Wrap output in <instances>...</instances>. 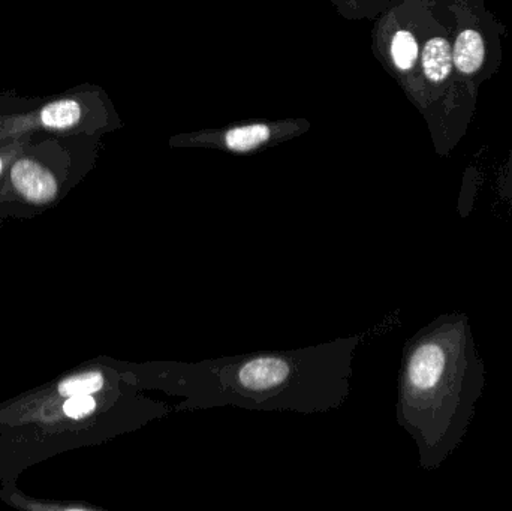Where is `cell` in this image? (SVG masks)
I'll return each mask as SVG.
<instances>
[{
    "mask_svg": "<svg viewBox=\"0 0 512 511\" xmlns=\"http://www.w3.org/2000/svg\"><path fill=\"white\" fill-rule=\"evenodd\" d=\"M30 146V137L0 141V179L8 171L11 162Z\"/></svg>",
    "mask_w": 512,
    "mask_h": 511,
    "instance_id": "cell-11",
    "label": "cell"
},
{
    "mask_svg": "<svg viewBox=\"0 0 512 511\" xmlns=\"http://www.w3.org/2000/svg\"><path fill=\"white\" fill-rule=\"evenodd\" d=\"M83 92H69L38 102L20 113L0 114V141L30 137L38 132L69 135L86 129L92 107Z\"/></svg>",
    "mask_w": 512,
    "mask_h": 511,
    "instance_id": "cell-4",
    "label": "cell"
},
{
    "mask_svg": "<svg viewBox=\"0 0 512 511\" xmlns=\"http://www.w3.org/2000/svg\"><path fill=\"white\" fill-rule=\"evenodd\" d=\"M30 147V146H29ZM24 149L8 168L12 191L30 204H47L59 194V180L50 167Z\"/></svg>",
    "mask_w": 512,
    "mask_h": 511,
    "instance_id": "cell-6",
    "label": "cell"
},
{
    "mask_svg": "<svg viewBox=\"0 0 512 511\" xmlns=\"http://www.w3.org/2000/svg\"><path fill=\"white\" fill-rule=\"evenodd\" d=\"M96 399L92 395L72 396L63 404V413L72 420H81L95 413Z\"/></svg>",
    "mask_w": 512,
    "mask_h": 511,
    "instance_id": "cell-10",
    "label": "cell"
},
{
    "mask_svg": "<svg viewBox=\"0 0 512 511\" xmlns=\"http://www.w3.org/2000/svg\"><path fill=\"white\" fill-rule=\"evenodd\" d=\"M271 137L270 126L264 123H254V125L239 126L231 129L225 135V144L228 149L236 152H249L256 147L264 144Z\"/></svg>",
    "mask_w": 512,
    "mask_h": 511,
    "instance_id": "cell-8",
    "label": "cell"
},
{
    "mask_svg": "<svg viewBox=\"0 0 512 511\" xmlns=\"http://www.w3.org/2000/svg\"><path fill=\"white\" fill-rule=\"evenodd\" d=\"M453 17V56L462 89L478 99L504 62L505 26L484 0H442Z\"/></svg>",
    "mask_w": 512,
    "mask_h": 511,
    "instance_id": "cell-3",
    "label": "cell"
},
{
    "mask_svg": "<svg viewBox=\"0 0 512 511\" xmlns=\"http://www.w3.org/2000/svg\"><path fill=\"white\" fill-rule=\"evenodd\" d=\"M436 0H403L387 42L391 66L415 105L418 104V69L421 48L435 12Z\"/></svg>",
    "mask_w": 512,
    "mask_h": 511,
    "instance_id": "cell-5",
    "label": "cell"
},
{
    "mask_svg": "<svg viewBox=\"0 0 512 511\" xmlns=\"http://www.w3.org/2000/svg\"><path fill=\"white\" fill-rule=\"evenodd\" d=\"M486 384V368L465 312L441 315L409 344L400 417L421 465L441 467L463 443Z\"/></svg>",
    "mask_w": 512,
    "mask_h": 511,
    "instance_id": "cell-1",
    "label": "cell"
},
{
    "mask_svg": "<svg viewBox=\"0 0 512 511\" xmlns=\"http://www.w3.org/2000/svg\"><path fill=\"white\" fill-rule=\"evenodd\" d=\"M478 99L457 80L453 56V17L442 0L421 48L418 69V110L426 117L436 152L448 156L465 137L477 111Z\"/></svg>",
    "mask_w": 512,
    "mask_h": 511,
    "instance_id": "cell-2",
    "label": "cell"
},
{
    "mask_svg": "<svg viewBox=\"0 0 512 511\" xmlns=\"http://www.w3.org/2000/svg\"><path fill=\"white\" fill-rule=\"evenodd\" d=\"M288 363L277 357H261L246 363L239 372V383L245 389L264 392L280 386L289 377Z\"/></svg>",
    "mask_w": 512,
    "mask_h": 511,
    "instance_id": "cell-7",
    "label": "cell"
},
{
    "mask_svg": "<svg viewBox=\"0 0 512 511\" xmlns=\"http://www.w3.org/2000/svg\"><path fill=\"white\" fill-rule=\"evenodd\" d=\"M498 191L501 200L512 206V149L507 165H505L504 171H502L501 177H499Z\"/></svg>",
    "mask_w": 512,
    "mask_h": 511,
    "instance_id": "cell-12",
    "label": "cell"
},
{
    "mask_svg": "<svg viewBox=\"0 0 512 511\" xmlns=\"http://www.w3.org/2000/svg\"><path fill=\"white\" fill-rule=\"evenodd\" d=\"M102 387H104V375L101 372H86V374L66 378L57 387V392L68 399L72 396L95 395Z\"/></svg>",
    "mask_w": 512,
    "mask_h": 511,
    "instance_id": "cell-9",
    "label": "cell"
}]
</instances>
